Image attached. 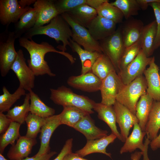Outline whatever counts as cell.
Masks as SVG:
<instances>
[{
	"instance_id": "33",
	"label": "cell",
	"mask_w": 160,
	"mask_h": 160,
	"mask_svg": "<svg viewBox=\"0 0 160 160\" xmlns=\"http://www.w3.org/2000/svg\"><path fill=\"white\" fill-rule=\"evenodd\" d=\"M30 96L26 94L23 103L20 105L15 106L7 111V116L12 121L23 124L30 112Z\"/></svg>"
},
{
	"instance_id": "29",
	"label": "cell",
	"mask_w": 160,
	"mask_h": 160,
	"mask_svg": "<svg viewBox=\"0 0 160 160\" xmlns=\"http://www.w3.org/2000/svg\"><path fill=\"white\" fill-rule=\"evenodd\" d=\"M88 114L84 110L76 107L64 106L62 112L59 114L60 124H65L73 128L82 118Z\"/></svg>"
},
{
	"instance_id": "41",
	"label": "cell",
	"mask_w": 160,
	"mask_h": 160,
	"mask_svg": "<svg viewBox=\"0 0 160 160\" xmlns=\"http://www.w3.org/2000/svg\"><path fill=\"white\" fill-rule=\"evenodd\" d=\"M153 10L157 24V32L154 43V50L160 47V3L153 2L150 3L149 6Z\"/></svg>"
},
{
	"instance_id": "44",
	"label": "cell",
	"mask_w": 160,
	"mask_h": 160,
	"mask_svg": "<svg viewBox=\"0 0 160 160\" xmlns=\"http://www.w3.org/2000/svg\"><path fill=\"white\" fill-rule=\"evenodd\" d=\"M57 153L55 151H50L48 153L38 156H36L34 155L31 157H27L22 160H49L52 156Z\"/></svg>"
},
{
	"instance_id": "9",
	"label": "cell",
	"mask_w": 160,
	"mask_h": 160,
	"mask_svg": "<svg viewBox=\"0 0 160 160\" xmlns=\"http://www.w3.org/2000/svg\"><path fill=\"white\" fill-rule=\"evenodd\" d=\"M152 57H147L141 49L135 59L117 73L123 84L127 85L142 75Z\"/></svg>"
},
{
	"instance_id": "4",
	"label": "cell",
	"mask_w": 160,
	"mask_h": 160,
	"mask_svg": "<svg viewBox=\"0 0 160 160\" xmlns=\"http://www.w3.org/2000/svg\"><path fill=\"white\" fill-rule=\"evenodd\" d=\"M147 84L143 75L125 85L117 95L116 101L136 114V107L139 99L147 93Z\"/></svg>"
},
{
	"instance_id": "35",
	"label": "cell",
	"mask_w": 160,
	"mask_h": 160,
	"mask_svg": "<svg viewBox=\"0 0 160 160\" xmlns=\"http://www.w3.org/2000/svg\"><path fill=\"white\" fill-rule=\"evenodd\" d=\"M97 11L98 15L112 21L116 24L122 23L124 17L121 11L108 0L100 6Z\"/></svg>"
},
{
	"instance_id": "22",
	"label": "cell",
	"mask_w": 160,
	"mask_h": 160,
	"mask_svg": "<svg viewBox=\"0 0 160 160\" xmlns=\"http://www.w3.org/2000/svg\"><path fill=\"white\" fill-rule=\"evenodd\" d=\"M93 110L97 113L98 118L105 122L109 126L111 133L122 141V138L116 125V114L113 105H108L101 103H95Z\"/></svg>"
},
{
	"instance_id": "3",
	"label": "cell",
	"mask_w": 160,
	"mask_h": 160,
	"mask_svg": "<svg viewBox=\"0 0 160 160\" xmlns=\"http://www.w3.org/2000/svg\"><path fill=\"white\" fill-rule=\"evenodd\" d=\"M50 90V99L55 104L63 107H76L90 114L94 113L93 107L95 102L87 97L75 93L64 86L56 89L51 88Z\"/></svg>"
},
{
	"instance_id": "23",
	"label": "cell",
	"mask_w": 160,
	"mask_h": 160,
	"mask_svg": "<svg viewBox=\"0 0 160 160\" xmlns=\"http://www.w3.org/2000/svg\"><path fill=\"white\" fill-rule=\"evenodd\" d=\"M146 135L145 132L142 131L138 123L136 122L131 134L127 138L123 145L121 148L120 153H131L137 149L143 152L144 149L143 141Z\"/></svg>"
},
{
	"instance_id": "8",
	"label": "cell",
	"mask_w": 160,
	"mask_h": 160,
	"mask_svg": "<svg viewBox=\"0 0 160 160\" xmlns=\"http://www.w3.org/2000/svg\"><path fill=\"white\" fill-rule=\"evenodd\" d=\"M124 86L116 71L111 73L102 81L100 89L101 103L108 105H113L117 95Z\"/></svg>"
},
{
	"instance_id": "25",
	"label": "cell",
	"mask_w": 160,
	"mask_h": 160,
	"mask_svg": "<svg viewBox=\"0 0 160 160\" xmlns=\"http://www.w3.org/2000/svg\"><path fill=\"white\" fill-rule=\"evenodd\" d=\"M157 32L156 20L144 26L140 37L141 49L147 57L152 55L155 50L154 43Z\"/></svg>"
},
{
	"instance_id": "26",
	"label": "cell",
	"mask_w": 160,
	"mask_h": 160,
	"mask_svg": "<svg viewBox=\"0 0 160 160\" xmlns=\"http://www.w3.org/2000/svg\"><path fill=\"white\" fill-rule=\"evenodd\" d=\"M37 14L36 9L31 7L22 15L18 21L15 24L14 32L17 39L21 37L34 27Z\"/></svg>"
},
{
	"instance_id": "45",
	"label": "cell",
	"mask_w": 160,
	"mask_h": 160,
	"mask_svg": "<svg viewBox=\"0 0 160 160\" xmlns=\"http://www.w3.org/2000/svg\"><path fill=\"white\" fill-rule=\"evenodd\" d=\"M140 8L143 10H146L149 6V4L153 2L160 3V0H136Z\"/></svg>"
},
{
	"instance_id": "38",
	"label": "cell",
	"mask_w": 160,
	"mask_h": 160,
	"mask_svg": "<svg viewBox=\"0 0 160 160\" xmlns=\"http://www.w3.org/2000/svg\"><path fill=\"white\" fill-rule=\"evenodd\" d=\"M111 4L121 11L126 20L137 15L140 9L136 0H116Z\"/></svg>"
},
{
	"instance_id": "24",
	"label": "cell",
	"mask_w": 160,
	"mask_h": 160,
	"mask_svg": "<svg viewBox=\"0 0 160 160\" xmlns=\"http://www.w3.org/2000/svg\"><path fill=\"white\" fill-rule=\"evenodd\" d=\"M69 42V46L80 57L81 64V74L91 71L94 64L103 53L97 52L89 51L83 49L71 38L70 39Z\"/></svg>"
},
{
	"instance_id": "53",
	"label": "cell",
	"mask_w": 160,
	"mask_h": 160,
	"mask_svg": "<svg viewBox=\"0 0 160 160\" xmlns=\"http://www.w3.org/2000/svg\"></svg>"
},
{
	"instance_id": "34",
	"label": "cell",
	"mask_w": 160,
	"mask_h": 160,
	"mask_svg": "<svg viewBox=\"0 0 160 160\" xmlns=\"http://www.w3.org/2000/svg\"><path fill=\"white\" fill-rule=\"evenodd\" d=\"M2 91L3 93L0 95V113L7 112L18 100L26 94L25 90L19 86L12 94L10 93L4 86Z\"/></svg>"
},
{
	"instance_id": "30",
	"label": "cell",
	"mask_w": 160,
	"mask_h": 160,
	"mask_svg": "<svg viewBox=\"0 0 160 160\" xmlns=\"http://www.w3.org/2000/svg\"><path fill=\"white\" fill-rule=\"evenodd\" d=\"M28 92L30 96V113L44 118L54 115L55 110L54 108L46 105L32 89Z\"/></svg>"
},
{
	"instance_id": "17",
	"label": "cell",
	"mask_w": 160,
	"mask_h": 160,
	"mask_svg": "<svg viewBox=\"0 0 160 160\" xmlns=\"http://www.w3.org/2000/svg\"><path fill=\"white\" fill-rule=\"evenodd\" d=\"M116 138V135L111 133L109 135L100 138L87 140L85 146L76 151L75 153L82 157L91 153H100L111 158V153L107 152L106 148L110 144L113 143Z\"/></svg>"
},
{
	"instance_id": "40",
	"label": "cell",
	"mask_w": 160,
	"mask_h": 160,
	"mask_svg": "<svg viewBox=\"0 0 160 160\" xmlns=\"http://www.w3.org/2000/svg\"><path fill=\"white\" fill-rule=\"evenodd\" d=\"M87 0H55V4L59 15L70 12L78 7L86 4Z\"/></svg>"
},
{
	"instance_id": "19",
	"label": "cell",
	"mask_w": 160,
	"mask_h": 160,
	"mask_svg": "<svg viewBox=\"0 0 160 160\" xmlns=\"http://www.w3.org/2000/svg\"><path fill=\"white\" fill-rule=\"evenodd\" d=\"M33 6L36 9L37 13L36 22L33 28L43 26L59 15L55 5V0H37Z\"/></svg>"
},
{
	"instance_id": "49",
	"label": "cell",
	"mask_w": 160,
	"mask_h": 160,
	"mask_svg": "<svg viewBox=\"0 0 160 160\" xmlns=\"http://www.w3.org/2000/svg\"><path fill=\"white\" fill-rule=\"evenodd\" d=\"M151 140L147 137H146L144 143V149L143 152V160H150L148 155V146L150 145Z\"/></svg>"
},
{
	"instance_id": "32",
	"label": "cell",
	"mask_w": 160,
	"mask_h": 160,
	"mask_svg": "<svg viewBox=\"0 0 160 160\" xmlns=\"http://www.w3.org/2000/svg\"><path fill=\"white\" fill-rule=\"evenodd\" d=\"M114 71L115 68L110 60L103 53L94 64L91 71L102 81Z\"/></svg>"
},
{
	"instance_id": "18",
	"label": "cell",
	"mask_w": 160,
	"mask_h": 160,
	"mask_svg": "<svg viewBox=\"0 0 160 160\" xmlns=\"http://www.w3.org/2000/svg\"><path fill=\"white\" fill-rule=\"evenodd\" d=\"M153 57L149 67L144 72L147 84L146 92L156 101H160V75Z\"/></svg>"
},
{
	"instance_id": "20",
	"label": "cell",
	"mask_w": 160,
	"mask_h": 160,
	"mask_svg": "<svg viewBox=\"0 0 160 160\" xmlns=\"http://www.w3.org/2000/svg\"><path fill=\"white\" fill-rule=\"evenodd\" d=\"M37 143L36 139L21 136L15 144L12 145L7 156L10 160H22L28 157L33 147Z\"/></svg>"
},
{
	"instance_id": "12",
	"label": "cell",
	"mask_w": 160,
	"mask_h": 160,
	"mask_svg": "<svg viewBox=\"0 0 160 160\" xmlns=\"http://www.w3.org/2000/svg\"><path fill=\"white\" fill-rule=\"evenodd\" d=\"M113 106L116 114V123L120 130L121 142L124 143L130 129L136 122L139 123V120L135 114L117 101Z\"/></svg>"
},
{
	"instance_id": "27",
	"label": "cell",
	"mask_w": 160,
	"mask_h": 160,
	"mask_svg": "<svg viewBox=\"0 0 160 160\" xmlns=\"http://www.w3.org/2000/svg\"><path fill=\"white\" fill-rule=\"evenodd\" d=\"M160 129V101L154 100L146 125L147 137L151 141L158 136Z\"/></svg>"
},
{
	"instance_id": "46",
	"label": "cell",
	"mask_w": 160,
	"mask_h": 160,
	"mask_svg": "<svg viewBox=\"0 0 160 160\" xmlns=\"http://www.w3.org/2000/svg\"><path fill=\"white\" fill-rule=\"evenodd\" d=\"M107 0H87L86 4L97 10Z\"/></svg>"
},
{
	"instance_id": "13",
	"label": "cell",
	"mask_w": 160,
	"mask_h": 160,
	"mask_svg": "<svg viewBox=\"0 0 160 160\" xmlns=\"http://www.w3.org/2000/svg\"><path fill=\"white\" fill-rule=\"evenodd\" d=\"M102 81L91 71L78 76H72L67 79L69 86L81 91L92 92L100 90Z\"/></svg>"
},
{
	"instance_id": "48",
	"label": "cell",
	"mask_w": 160,
	"mask_h": 160,
	"mask_svg": "<svg viewBox=\"0 0 160 160\" xmlns=\"http://www.w3.org/2000/svg\"><path fill=\"white\" fill-rule=\"evenodd\" d=\"M63 160H89L84 158L76 153L71 152L67 154L64 157Z\"/></svg>"
},
{
	"instance_id": "43",
	"label": "cell",
	"mask_w": 160,
	"mask_h": 160,
	"mask_svg": "<svg viewBox=\"0 0 160 160\" xmlns=\"http://www.w3.org/2000/svg\"><path fill=\"white\" fill-rule=\"evenodd\" d=\"M12 122L2 113H0V134H2L4 133L9 127Z\"/></svg>"
},
{
	"instance_id": "1",
	"label": "cell",
	"mask_w": 160,
	"mask_h": 160,
	"mask_svg": "<svg viewBox=\"0 0 160 160\" xmlns=\"http://www.w3.org/2000/svg\"><path fill=\"white\" fill-rule=\"evenodd\" d=\"M20 45L25 49L29 53L30 59L28 60V66L35 76L47 74L54 77L55 74L52 73L45 60V55L49 52H54L62 55L69 60L71 64L75 63V60L73 56L69 53L57 50L48 43L43 41L38 44L32 39H28L24 36L19 39Z\"/></svg>"
},
{
	"instance_id": "42",
	"label": "cell",
	"mask_w": 160,
	"mask_h": 160,
	"mask_svg": "<svg viewBox=\"0 0 160 160\" xmlns=\"http://www.w3.org/2000/svg\"><path fill=\"white\" fill-rule=\"evenodd\" d=\"M73 139L72 138L67 140L60 153L53 160H63L65 156L72 152Z\"/></svg>"
},
{
	"instance_id": "14",
	"label": "cell",
	"mask_w": 160,
	"mask_h": 160,
	"mask_svg": "<svg viewBox=\"0 0 160 160\" xmlns=\"http://www.w3.org/2000/svg\"><path fill=\"white\" fill-rule=\"evenodd\" d=\"M116 24L112 21L97 15L87 28L93 38L99 41L113 34L116 31Z\"/></svg>"
},
{
	"instance_id": "6",
	"label": "cell",
	"mask_w": 160,
	"mask_h": 160,
	"mask_svg": "<svg viewBox=\"0 0 160 160\" xmlns=\"http://www.w3.org/2000/svg\"><path fill=\"white\" fill-rule=\"evenodd\" d=\"M16 39L14 31L5 30L0 34V71L3 77L11 69L17 57V52L14 47Z\"/></svg>"
},
{
	"instance_id": "11",
	"label": "cell",
	"mask_w": 160,
	"mask_h": 160,
	"mask_svg": "<svg viewBox=\"0 0 160 160\" xmlns=\"http://www.w3.org/2000/svg\"><path fill=\"white\" fill-rule=\"evenodd\" d=\"M31 7L23 8L17 0H0V21L3 25L8 27L11 23L15 24L22 15Z\"/></svg>"
},
{
	"instance_id": "51",
	"label": "cell",
	"mask_w": 160,
	"mask_h": 160,
	"mask_svg": "<svg viewBox=\"0 0 160 160\" xmlns=\"http://www.w3.org/2000/svg\"><path fill=\"white\" fill-rule=\"evenodd\" d=\"M143 155V152L136 151L131 155V159L132 160H140Z\"/></svg>"
},
{
	"instance_id": "5",
	"label": "cell",
	"mask_w": 160,
	"mask_h": 160,
	"mask_svg": "<svg viewBox=\"0 0 160 160\" xmlns=\"http://www.w3.org/2000/svg\"><path fill=\"white\" fill-rule=\"evenodd\" d=\"M60 15L71 28L72 39L74 41L86 50L103 53L99 42L93 38L87 28L79 23L68 13Z\"/></svg>"
},
{
	"instance_id": "21",
	"label": "cell",
	"mask_w": 160,
	"mask_h": 160,
	"mask_svg": "<svg viewBox=\"0 0 160 160\" xmlns=\"http://www.w3.org/2000/svg\"><path fill=\"white\" fill-rule=\"evenodd\" d=\"M90 115L88 114L84 116L73 128L82 134L87 140L99 139L107 136L108 131L96 126Z\"/></svg>"
},
{
	"instance_id": "10",
	"label": "cell",
	"mask_w": 160,
	"mask_h": 160,
	"mask_svg": "<svg viewBox=\"0 0 160 160\" xmlns=\"http://www.w3.org/2000/svg\"><path fill=\"white\" fill-rule=\"evenodd\" d=\"M11 69L16 76L19 82V86L29 91L34 88L35 76L33 71L28 66L23 51L20 49Z\"/></svg>"
},
{
	"instance_id": "47",
	"label": "cell",
	"mask_w": 160,
	"mask_h": 160,
	"mask_svg": "<svg viewBox=\"0 0 160 160\" xmlns=\"http://www.w3.org/2000/svg\"><path fill=\"white\" fill-rule=\"evenodd\" d=\"M149 145L151 149L153 151L160 148V133L156 138L151 141Z\"/></svg>"
},
{
	"instance_id": "28",
	"label": "cell",
	"mask_w": 160,
	"mask_h": 160,
	"mask_svg": "<svg viewBox=\"0 0 160 160\" xmlns=\"http://www.w3.org/2000/svg\"><path fill=\"white\" fill-rule=\"evenodd\" d=\"M154 100L147 93L142 96L136 107L135 115L139 120L141 130L145 131L148 115Z\"/></svg>"
},
{
	"instance_id": "15",
	"label": "cell",
	"mask_w": 160,
	"mask_h": 160,
	"mask_svg": "<svg viewBox=\"0 0 160 160\" xmlns=\"http://www.w3.org/2000/svg\"><path fill=\"white\" fill-rule=\"evenodd\" d=\"M60 125L59 114L46 118V122L40 132V147L37 153L35 155V156H39L50 152V138L54 131Z\"/></svg>"
},
{
	"instance_id": "39",
	"label": "cell",
	"mask_w": 160,
	"mask_h": 160,
	"mask_svg": "<svg viewBox=\"0 0 160 160\" xmlns=\"http://www.w3.org/2000/svg\"><path fill=\"white\" fill-rule=\"evenodd\" d=\"M141 50V41L140 38L136 42L126 48L119 63V71L135 59Z\"/></svg>"
},
{
	"instance_id": "50",
	"label": "cell",
	"mask_w": 160,
	"mask_h": 160,
	"mask_svg": "<svg viewBox=\"0 0 160 160\" xmlns=\"http://www.w3.org/2000/svg\"><path fill=\"white\" fill-rule=\"evenodd\" d=\"M36 1V0H20L18 1L20 5L23 8H25L34 3Z\"/></svg>"
},
{
	"instance_id": "37",
	"label": "cell",
	"mask_w": 160,
	"mask_h": 160,
	"mask_svg": "<svg viewBox=\"0 0 160 160\" xmlns=\"http://www.w3.org/2000/svg\"><path fill=\"white\" fill-rule=\"evenodd\" d=\"M46 121V118L30 112L25 120L27 125V131L25 136L28 138L36 139Z\"/></svg>"
},
{
	"instance_id": "31",
	"label": "cell",
	"mask_w": 160,
	"mask_h": 160,
	"mask_svg": "<svg viewBox=\"0 0 160 160\" xmlns=\"http://www.w3.org/2000/svg\"><path fill=\"white\" fill-rule=\"evenodd\" d=\"M68 13L87 28L98 15L97 10L87 4L81 5Z\"/></svg>"
},
{
	"instance_id": "36",
	"label": "cell",
	"mask_w": 160,
	"mask_h": 160,
	"mask_svg": "<svg viewBox=\"0 0 160 160\" xmlns=\"http://www.w3.org/2000/svg\"><path fill=\"white\" fill-rule=\"evenodd\" d=\"M20 124L12 121L9 127L0 137V153L2 154L5 148L9 144H14L21 136L19 132Z\"/></svg>"
},
{
	"instance_id": "16",
	"label": "cell",
	"mask_w": 160,
	"mask_h": 160,
	"mask_svg": "<svg viewBox=\"0 0 160 160\" xmlns=\"http://www.w3.org/2000/svg\"><path fill=\"white\" fill-rule=\"evenodd\" d=\"M131 17L126 20L122 26L119 28L126 48L138 40L144 26L140 20Z\"/></svg>"
},
{
	"instance_id": "52",
	"label": "cell",
	"mask_w": 160,
	"mask_h": 160,
	"mask_svg": "<svg viewBox=\"0 0 160 160\" xmlns=\"http://www.w3.org/2000/svg\"><path fill=\"white\" fill-rule=\"evenodd\" d=\"M0 160H8L6 159L2 155V154L0 153Z\"/></svg>"
},
{
	"instance_id": "2",
	"label": "cell",
	"mask_w": 160,
	"mask_h": 160,
	"mask_svg": "<svg viewBox=\"0 0 160 160\" xmlns=\"http://www.w3.org/2000/svg\"><path fill=\"white\" fill-rule=\"evenodd\" d=\"M70 27L61 15L56 16L51 20L49 24L37 28H33L23 36L28 39H32L33 36L38 35H44L53 38L63 45H59L57 48L62 51L65 52L66 47L69 46V40L72 36Z\"/></svg>"
},
{
	"instance_id": "7",
	"label": "cell",
	"mask_w": 160,
	"mask_h": 160,
	"mask_svg": "<svg viewBox=\"0 0 160 160\" xmlns=\"http://www.w3.org/2000/svg\"><path fill=\"white\" fill-rule=\"evenodd\" d=\"M99 42L103 54L110 60L118 73L119 72L120 61L126 48L119 28L111 35Z\"/></svg>"
}]
</instances>
